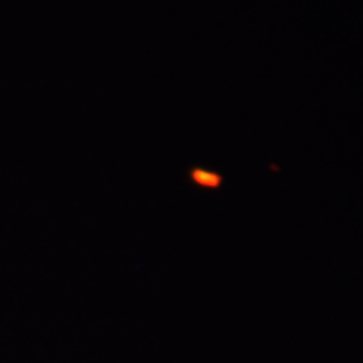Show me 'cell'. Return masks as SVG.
<instances>
[{
    "mask_svg": "<svg viewBox=\"0 0 363 363\" xmlns=\"http://www.w3.org/2000/svg\"><path fill=\"white\" fill-rule=\"evenodd\" d=\"M194 182L198 186H206V188H216L220 184V178L216 174H206L204 169H196Z\"/></svg>",
    "mask_w": 363,
    "mask_h": 363,
    "instance_id": "obj_1",
    "label": "cell"
}]
</instances>
